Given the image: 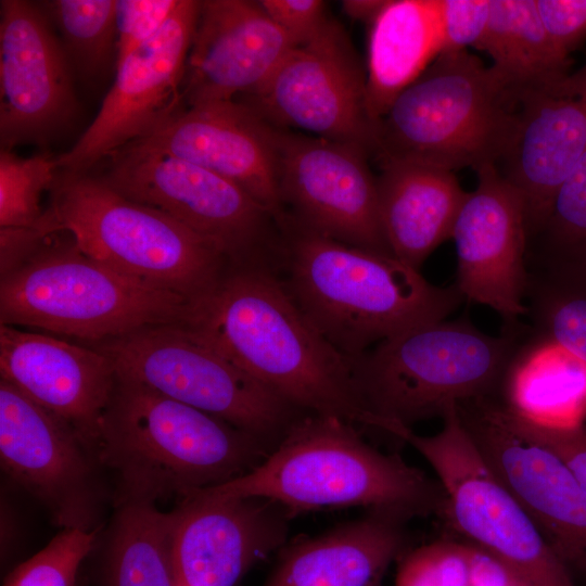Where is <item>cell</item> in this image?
Listing matches in <instances>:
<instances>
[{
    "mask_svg": "<svg viewBox=\"0 0 586 586\" xmlns=\"http://www.w3.org/2000/svg\"><path fill=\"white\" fill-rule=\"evenodd\" d=\"M298 410L375 430L349 358L306 318L270 266H231L183 323Z\"/></svg>",
    "mask_w": 586,
    "mask_h": 586,
    "instance_id": "1",
    "label": "cell"
},
{
    "mask_svg": "<svg viewBox=\"0 0 586 586\" xmlns=\"http://www.w3.org/2000/svg\"><path fill=\"white\" fill-rule=\"evenodd\" d=\"M0 322L94 343L184 323L186 296L89 256L63 231L0 229Z\"/></svg>",
    "mask_w": 586,
    "mask_h": 586,
    "instance_id": "2",
    "label": "cell"
},
{
    "mask_svg": "<svg viewBox=\"0 0 586 586\" xmlns=\"http://www.w3.org/2000/svg\"><path fill=\"white\" fill-rule=\"evenodd\" d=\"M280 263L292 298L347 358L419 326L445 320L464 300L393 255L322 235L284 214Z\"/></svg>",
    "mask_w": 586,
    "mask_h": 586,
    "instance_id": "3",
    "label": "cell"
},
{
    "mask_svg": "<svg viewBox=\"0 0 586 586\" xmlns=\"http://www.w3.org/2000/svg\"><path fill=\"white\" fill-rule=\"evenodd\" d=\"M272 448L217 417L119 377L95 442L114 483V507L155 505L224 484L252 470Z\"/></svg>",
    "mask_w": 586,
    "mask_h": 586,
    "instance_id": "4",
    "label": "cell"
},
{
    "mask_svg": "<svg viewBox=\"0 0 586 586\" xmlns=\"http://www.w3.org/2000/svg\"><path fill=\"white\" fill-rule=\"evenodd\" d=\"M224 497L262 498L291 514L329 508L365 507L408 520L444 521L447 496L441 482L365 442L349 422L300 417L252 470L204 488Z\"/></svg>",
    "mask_w": 586,
    "mask_h": 586,
    "instance_id": "5",
    "label": "cell"
},
{
    "mask_svg": "<svg viewBox=\"0 0 586 586\" xmlns=\"http://www.w3.org/2000/svg\"><path fill=\"white\" fill-rule=\"evenodd\" d=\"M489 335L467 318L425 323L349 358L353 377L377 431L391 423L442 418L461 402L498 395L522 334L519 321Z\"/></svg>",
    "mask_w": 586,
    "mask_h": 586,
    "instance_id": "6",
    "label": "cell"
},
{
    "mask_svg": "<svg viewBox=\"0 0 586 586\" xmlns=\"http://www.w3.org/2000/svg\"><path fill=\"white\" fill-rule=\"evenodd\" d=\"M35 229L66 232L89 256L192 303L207 295L230 265L200 234L89 173L59 171Z\"/></svg>",
    "mask_w": 586,
    "mask_h": 586,
    "instance_id": "7",
    "label": "cell"
},
{
    "mask_svg": "<svg viewBox=\"0 0 586 586\" xmlns=\"http://www.w3.org/2000/svg\"><path fill=\"white\" fill-rule=\"evenodd\" d=\"M519 104L491 66L467 51L442 53L377 124L378 160L450 171L499 166L513 139Z\"/></svg>",
    "mask_w": 586,
    "mask_h": 586,
    "instance_id": "8",
    "label": "cell"
},
{
    "mask_svg": "<svg viewBox=\"0 0 586 586\" xmlns=\"http://www.w3.org/2000/svg\"><path fill=\"white\" fill-rule=\"evenodd\" d=\"M91 346L116 374L217 417L275 447L300 411L183 323L140 329Z\"/></svg>",
    "mask_w": 586,
    "mask_h": 586,
    "instance_id": "9",
    "label": "cell"
},
{
    "mask_svg": "<svg viewBox=\"0 0 586 586\" xmlns=\"http://www.w3.org/2000/svg\"><path fill=\"white\" fill-rule=\"evenodd\" d=\"M450 407L443 426L423 436L399 425L395 438L430 463L447 496L444 522L459 539L489 552L528 586H576L536 524L489 470Z\"/></svg>",
    "mask_w": 586,
    "mask_h": 586,
    "instance_id": "10",
    "label": "cell"
},
{
    "mask_svg": "<svg viewBox=\"0 0 586 586\" xmlns=\"http://www.w3.org/2000/svg\"><path fill=\"white\" fill-rule=\"evenodd\" d=\"M98 176L122 195L176 219L215 245L232 266L280 259L276 217L232 181L189 161L130 143Z\"/></svg>",
    "mask_w": 586,
    "mask_h": 586,
    "instance_id": "11",
    "label": "cell"
},
{
    "mask_svg": "<svg viewBox=\"0 0 586 586\" xmlns=\"http://www.w3.org/2000/svg\"><path fill=\"white\" fill-rule=\"evenodd\" d=\"M240 99L276 128L374 150L377 125L367 109L366 74L344 29L330 18Z\"/></svg>",
    "mask_w": 586,
    "mask_h": 586,
    "instance_id": "12",
    "label": "cell"
},
{
    "mask_svg": "<svg viewBox=\"0 0 586 586\" xmlns=\"http://www.w3.org/2000/svg\"><path fill=\"white\" fill-rule=\"evenodd\" d=\"M2 470L64 528L98 531L112 492L97 449L71 424L0 379Z\"/></svg>",
    "mask_w": 586,
    "mask_h": 586,
    "instance_id": "13",
    "label": "cell"
},
{
    "mask_svg": "<svg viewBox=\"0 0 586 586\" xmlns=\"http://www.w3.org/2000/svg\"><path fill=\"white\" fill-rule=\"evenodd\" d=\"M200 3L179 0L160 31L115 66V79L95 117L73 148L56 156L60 170L89 173L187 109L183 81Z\"/></svg>",
    "mask_w": 586,
    "mask_h": 586,
    "instance_id": "14",
    "label": "cell"
},
{
    "mask_svg": "<svg viewBox=\"0 0 586 586\" xmlns=\"http://www.w3.org/2000/svg\"><path fill=\"white\" fill-rule=\"evenodd\" d=\"M483 460L572 571L586 575V493L563 460L511 423L498 395L459 403Z\"/></svg>",
    "mask_w": 586,
    "mask_h": 586,
    "instance_id": "15",
    "label": "cell"
},
{
    "mask_svg": "<svg viewBox=\"0 0 586 586\" xmlns=\"http://www.w3.org/2000/svg\"><path fill=\"white\" fill-rule=\"evenodd\" d=\"M283 211L339 242L393 255L380 219L377 178L361 148L278 128Z\"/></svg>",
    "mask_w": 586,
    "mask_h": 586,
    "instance_id": "16",
    "label": "cell"
},
{
    "mask_svg": "<svg viewBox=\"0 0 586 586\" xmlns=\"http://www.w3.org/2000/svg\"><path fill=\"white\" fill-rule=\"evenodd\" d=\"M71 71L39 3L1 0V149L46 141L68 125L77 107Z\"/></svg>",
    "mask_w": 586,
    "mask_h": 586,
    "instance_id": "17",
    "label": "cell"
},
{
    "mask_svg": "<svg viewBox=\"0 0 586 586\" xmlns=\"http://www.w3.org/2000/svg\"><path fill=\"white\" fill-rule=\"evenodd\" d=\"M451 239L457 254L456 286L464 300L486 305L505 323L526 316L527 225L524 202L497 166L476 170Z\"/></svg>",
    "mask_w": 586,
    "mask_h": 586,
    "instance_id": "18",
    "label": "cell"
},
{
    "mask_svg": "<svg viewBox=\"0 0 586 586\" xmlns=\"http://www.w3.org/2000/svg\"><path fill=\"white\" fill-rule=\"evenodd\" d=\"M171 559L178 586H235L282 548L292 514L262 498L217 496L205 489L174 509Z\"/></svg>",
    "mask_w": 586,
    "mask_h": 586,
    "instance_id": "19",
    "label": "cell"
},
{
    "mask_svg": "<svg viewBox=\"0 0 586 586\" xmlns=\"http://www.w3.org/2000/svg\"><path fill=\"white\" fill-rule=\"evenodd\" d=\"M133 143L232 181L277 221L284 214L278 182V128L235 100L188 106L162 129Z\"/></svg>",
    "mask_w": 586,
    "mask_h": 586,
    "instance_id": "20",
    "label": "cell"
},
{
    "mask_svg": "<svg viewBox=\"0 0 586 586\" xmlns=\"http://www.w3.org/2000/svg\"><path fill=\"white\" fill-rule=\"evenodd\" d=\"M585 154L586 63L519 100L515 132L499 170L523 199L528 238Z\"/></svg>",
    "mask_w": 586,
    "mask_h": 586,
    "instance_id": "21",
    "label": "cell"
},
{
    "mask_svg": "<svg viewBox=\"0 0 586 586\" xmlns=\"http://www.w3.org/2000/svg\"><path fill=\"white\" fill-rule=\"evenodd\" d=\"M293 47L258 1H201L183 81L187 107L251 92Z\"/></svg>",
    "mask_w": 586,
    "mask_h": 586,
    "instance_id": "22",
    "label": "cell"
},
{
    "mask_svg": "<svg viewBox=\"0 0 586 586\" xmlns=\"http://www.w3.org/2000/svg\"><path fill=\"white\" fill-rule=\"evenodd\" d=\"M0 375L94 448L117 374L93 346L0 324Z\"/></svg>",
    "mask_w": 586,
    "mask_h": 586,
    "instance_id": "23",
    "label": "cell"
},
{
    "mask_svg": "<svg viewBox=\"0 0 586 586\" xmlns=\"http://www.w3.org/2000/svg\"><path fill=\"white\" fill-rule=\"evenodd\" d=\"M370 510L360 519L280 549L263 586H382L393 562L408 551L406 522Z\"/></svg>",
    "mask_w": 586,
    "mask_h": 586,
    "instance_id": "24",
    "label": "cell"
},
{
    "mask_svg": "<svg viewBox=\"0 0 586 586\" xmlns=\"http://www.w3.org/2000/svg\"><path fill=\"white\" fill-rule=\"evenodd\" d=\"M377 177L383 232L394 257L418 269L453 229L467 193L454 171L380 160Z\"/></svg>",
    "mask_w": 586,
    "mask_h": 586,
    "instance_id": "25",
    "label": "cell"
},
{
    "mask_svg": "<svg viewBox=\"0 0 586 586\" xmlns=\"http://www.w3.org/2000/svg\"><path fill=\"white\" fill-rule=\"evenodd\" d=\"M498 397L510 410L542 426L584 424L586 361L524 326L501 378Z\"/></svg>",
    "mask_w": 586,
    "mask_h": 586,
    "instance_id": "26",
    "label": "cell"
},
{
    "mask_svg": "<svg viewBox=\"0 0 586 586\" xmlns=\"http://www.w3.org/2000/svg\"><path fill=\"white\" fill-rule=\"evenodd\" d=\"M367 109L377 125L442 52L437 0H383L369 22Z\"/></svg>",
    "mask_w": 586,
    "mask_h": 586,
    "instance_id": "27",
    "label": "cell"
},
{
    "mask_svg": "<svg viewBox=\"0 0 586 586\" xmlns=\"http://www.w3.org/2000/svg\"><path fill=\"white\" fill-rule=\"evenodd\" d=\"M476 49L488 54L491 68L519 100L569 74L570 59L547 36L535 0H491V17Z\"/></svg>",
    "mask_w": 586,
    "mask_h": 586,
    "instance_id": "28",
    "label": "cell"
},
{
    "mask_svg": "<svg viewBox=\"0 0 586 586\" xmlns=\"http://www.w3.org/2000/svg\"><path fill=\"white\" fill-rule=\"evenodd\" d=\"M174 510L123 505L102 535L91 586H176L171 540Z\"/></svg>",
    "mask_w": 586,
    "mask_h": 586,
    "instance_id": "29",
    "label": "cell"
},
{
    "mask_svg": "<svg viewBox=\"0 0 586 586\" xmlns=\"http://www.w3.org/2000/svg\"><path fill=\"white\" fill-rule=\"evenodd\" d=\"M526 263L531 270L586 273V154L528 238Z\"/></svg>",
    "mask_w": 586,
    "mask_h": 586,
    "instance_id": "30",
    "label": "cell"
},
{
    "mask_svg": "<svg viewBox=\"0 0 586 586\" xmlns=\"http://www.w3.org/2000/svg\"><path fill=\"white\" fill-rule=\"evenodd\" d=\"M39 5L61 36L71 68L94 78L115 61L116 0H52Z\"/></svg>",
    "mask_w": 586,
    "mask_h": 586,
    "instance_id": "31",
    "label": "cell"
},
{
    "mask_svg": "<svg viewBox=\"0 0 586 586\" xmlns=\"http://www.w3.org/2000/svg\"><path fill=\"white\" fill-rule=\"evenodd\" d=\"M530 327L586 361V273L528 270Z\"/></svg>",
    "mask_w": 586,
    "mask_h": 586,
    "instance_id": "32",
    "label": "cell"
},
{
    "mask_svg": "<svg viewBox=\"0 0 586 586\" xmlns=\"http://www.w3.org/2000/svg\"><path fill=\"white\" fill-rule=\"evenodd\" d=\"M60 168L56 157L41 153L22 157L0 152V229H33L44 209L43 194L53 188Z\"/></svg>",
    "mask_w": 586,
    "mask_h": 586,
    "instance_id": "33",
    "label": "cell"
},
{
    "mask_svg": "<svg viewBox=\"0 0 586 586\" xmlns=\"http://www.w3.org/2000/svg\"><path fill=\"white\" fill-rule=\"evenodd\" d=\"M98 531L64 528L17 565L3 586H76L79 568L94 549Z\"/></svg>",
    "mask_w": 586,
    "mask_h": 586,
    "instance_id": "34",
    "label": "cell"
},
{
    "mask_svg": "<svg viewBox=\"0 0 586 586\" xmlns=\"http://www.w3.org/2000/svg\"><path fill=\"white\" fill-rule=\"evenodd\" d=\"M394 586H473L467 543L442 538L408 550L399 560Z\"/></svg>",
    "mask_w": 586,
    "mask_h": 586,
    "instance_id": "35",
    "label": "cell"
},
{
    "mask_svg": "<svg viewBox=\"0 0 586 586\" xmlns=\"http://www.w3.org/2000/svg\"><path fill=\"white\" fill-rule=\"evenodd\" d=\"M179 0H116L115 66L154 37Z\"/></svg>",
    "mask_w": 586,
    "mask_h": 586,
    "instance_id": "36",
    "label": "cell"
},
{
    "mask_svg": "<svg viewBox=\"0 0 586 586\" xmlns=\"http://www.w3.org/2000/svg\"><path fill=\"white\" fill-rule=\"evenodd\" d=\"M442 53L467 51L482 40L491 17V0H437Z\"/></svg>",
    "mask_w": 586,
    "mask_h": 586,
    "instance_id": "37",
    "label": "cell"
},
{
    "mask_svg": "<svg viewBox=\"0 0 586 586\" xmlns=\"http://www.w3.org/2000/svg\"><path fill=\"white\" fill-rule=\"evenodd\" d=\"M506 408L514 428L558 455L586 493V425L566 429L542 426Z\"/></svg>",
    "mask_w": 586,
    "mask_h": 586,
    "instance_id": "38",
    "label": "cell"
},
{
    "mask_svg": "<svg viewBox=\"0 0 586 586\" xmlns=\"http://www.w3.org/2000/svg\"><path fill=\"white\" fill-rule=\"evenodd\" d=\"M542 25L566 58L586 40V0H535Z\"/></svg>",
    "mask_w": 586,
    "mask_h": 586,
    "instance_id": "39",
    "label": "cell"
},
{
    "mask_svg": "<svg viewBox=\"0 0 586 586\" xmlns=\"http://www.w3.org/2000/svg\"><path fill=\"white\" fill-rule=\"evenodd\" d=\"M258 3L294 46L314 37L329 20L321 0H259Z\"/></svg>",
    "mask_w": 586,
    "mask_h": 586,
    "instance_id": "40",
    "label": "cell"
},
{
    "mask_svg": "<svg viewBox=\"0 0 586 586\" xmlns=\"http://www.w3.org/2000/svg\"><path fill=\"white\" fill-rule=\"evenodd\" d=\"M466 543L473 586H528L496 557L475 545Z\"/></svg>",
    "mask_w": 586,
    "mask_h": 586,
    "instance_id": "41",
    "label": "cell"
},
{
    "mask_svg": "<svg viewBox=\"0 0 586 586\" xmlns=\"http://www.w3.org/2000/svg\"><path fill=\"white\" fill-rule=\"evenodd\" d=\"M382 3L383 0H348L342 7L351 17L369 23Z\"/></svg>",
    "mask_w": 586,
    "mask_h": 586,
    "instance_id": "42",
    "label": "cell"
},
{
    "mask_svg": "<svg viewBox=\"0 0 586 586\" xmlns=\"http://www.w3.org/2000/svg\"><path fill=\"white\" fill-rule=\"evenodd\" d=\"M176 586H178V585L176 584Z\"/></svg>",
    "mask_w": 586,
    "mask_h": 586,
    "instance_id": "43",
    "label": "cell"
}]
</instances>
